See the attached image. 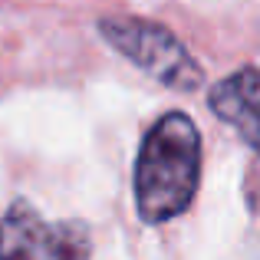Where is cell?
I'll return each mask as SVG.
<instances>
[{
    "mask_svg": "<svg viewBox=\"0 0 260 260\" xmlns=\"http://www.w3.org/2000/svg\"><path fill=\"white\" fill-rule=\"evenodd\" d=\"M99 37L125 59H132L139 70L155 76L161 86L178 92H198L204 86V70L198 66V59L161 23L135 17H106L99 20Z\"/></svg>",
    "mask_w": 260,
    "mask_h": 260,
    "instance_id": "obj_2",
    "label": "cell"
},
{
    "mask_svg": "<svg viewBox=\"0 0 260 260\" xmlns=\"http://www.w3.org/2000/svg\"><path fill=\"white\" fill-rule=\"evenodd\" d=\"M211 112L221 122L234 125L241 139L260 155V70L244 66L234 76L211 86Z\"/></svg>",
    "mask_w": 260,
    "mask_h": 260,
    "instance_id": "obj_4",
    "label": "cell"
},
{
    "mask_svg": "<svg viewBox=\"0 0 260 260\" xmlns=\"http://www.w3.org/2000/svg\"><path fill=\"white\" fill-rule=\"evenodd\" d=\"M201 181V135L184 112H165L145 132L135 161V204L145 224H165L191 204Z\"/></svg>",
    "mask_w": 260,
    "mask_h": 260,
    "instance_id": "obj_1",
    "label": "cell"
},
{
    "mask_svg": "<svg viewBox=\"0 0 260 260\" xmlns=\"http://www.w3.org/2000/svg\"><path fill=\"white\" fill-rule=\"evenodd\" d=\"M89 234L79 224H50L26 201L10 204L0 217V257H86Z\"/></svg>",
    "mask_w": 260,
    "mask_h": 260,
    "instance_id": "obj_3",
    "label": "cell"
}]
</instances>
